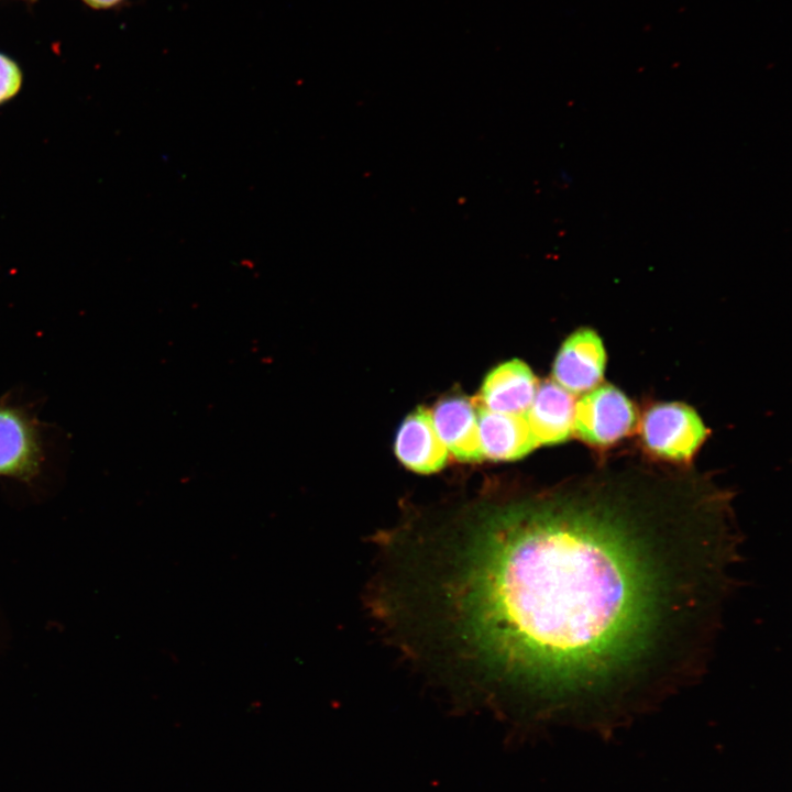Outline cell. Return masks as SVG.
I'll list each match as a JSON object with an SVG mask.
<instances>
[{
  "instance_id": "7c38bea8",
  "label": "cell",
  "mask_w": 792,
  "mask_h": 792,
  "mask_svg": "<svg viewBox=\"0 0 792 792\" xmlns=\"http://www.w3.org/2000/svg\"><path fill=\"white\" fill-rule=\"evenodd\" d=\"M94 9H109L118 6L123 0H82Z\"/></svg>"
},
{
  "instance_id": "8fae6325",
  "label": "cell",
  "mask_w": 792,
  "mask_h": 792,
  "mask_svg": "<svg viewBox=\"0 0 792 792\" xmlns=\"http://www.w3.org/2000/svg\"><path fill=\"white\" fill-rule=\"evenodd\" d=\"M21 81L22 75L16 64L0 54V103L18 92Z\"/></svg>"
},
{
  "instance_id": "8992f818",
  "label": "cell",
  "mask_w": 792,
  "mask_h": 792,
  "mask_svg": "<svg viewBox=\"0 0 792 792\" xmlns=\"http://www.w3.org/2000/svg\"><path fill=\"white\" fill-rule=\"evenodd\" d=\"M430 415L437 435L457 459L477 462L484 458L473 402L464 396L446 397Z\"/></svg>"
},
{
  "instance_id": "277c9868",
  "label": "cell",
  "mask_w": 792,
  "mask_h": 792,
  "mask_svg": "<svg viewBox=\"0 0 792 792\" xmlns=\"http://www.w3.org/2000/svg\"><path fill=\"white\" fill-rule=\"evenodd\" d=\"M43 459L35 417L0 399V476L30 482L40 473Z\"/></svg>"
},
{
  "instance_id": "9c48e42d",
  "label": "cell",
  "mask_w": 792,
  "mask_h": 792,
  "mask_svg": "<svg viewBox=\"0 0 792 792\" xmlns=\"http://www.w3.org/2000/svg\"><path fill=\"white\" fill-rule=\"evenodd\" d=\"M476 415L483 457L512 461L539 447L526 415L495 413L482 406H477Z\"/></svg>"
},
{
  "instance_id": "5b68a950",
  "label": "cell",
  "mask_w": 792,
  "mask_h": 792,
  "mask_svg": "<svg viewBox=\"0 0 792 792\" xmlns=\"http://www.w3.org/2000/svg\"><path fill=\"white\" fill-rule=\"evenodd\" d=\"M606 353L601 338L591 329H580L560 348L553 364L556 383L580 394L592 389L602 380Z\"/></svg>"
},
{
  "instance_id": "30bf717a",
  "label": "cell",
  "mask_w": 792,
  "mask_h": 792,
  "mask_svg": "<svg viewBox=\"0 0 792 792\" xmlns=\"http://www.w3.org/2000/svg\"><path fill=\"white\" fill-rule=\"evenodd\" d=\"M574 410L575 402L570 392L556 382H542L526 414L538 446L565 441L573 430Z\"/></svg>"
},
{
  "instance_id": "7a4b0ae2",
  "label": "cell",
  "mask_w": 792,
  "mask_h": 792,
  "mask_svg": "<svg viewBox=\"0 0 792 792\" xmlns=\"http://www.w3.org/2000/svg\"><path fill=\"white\" fill-rule=\"evenodd\" d=\"M641 435L645 446L656 455L674 461L693 457L706 436L698 415L680 403L652 406L644 416Z\"/></svg>"
},
{
  "instance_id": "3957f363",
  "label": "cell",
  "mask_w": 792,
  "mask_h": 792,
  "mask_svg": "<svg viewBox=\"0 0 792 792\" xmlns=\"http://www.w3.org/2000/svg\"><path fill=\"white\" fill-rule=\"evenodd\" d=\"M635 424L632 403L612 385L591 391L575 404L573 429L590 444L610 446L629 435Z\"/></svg>"
},
{
  "instance_id": "52a82bcc",
  "label": "cell",
  "mask_w": 792,
  "mask_h": 792,
  "mask_svg": "<svg viewBox=\"0 0 792 792\" xmlns=\"http://www.w3.org/2000/svg\"><path fill=\"white\" fill-rule=\"evenodd\" d=\"M395 453L406 468L416 473L430 474L443 468L448 450L426 408L419 407L405 418L396 436Z\"/></svg>"
},
{
  "instance_id": "ba28073f",
  "label": "cell",
  "mask_w": 792,
  "mask_h": 792,
  "mask_svg": "<svg viewBox=\"0 0 792 792\" xmlns=\"http://www.w3.org/2000/svg\"><path fill=\"white\" fill-rule=\"evenodd\" d=\"M536 389L537 380L528 365L519 360L508 361L486 375L479 406L495 413L526 415Z\"/></svg>"
},
{
  "instance_id": "6da1fadb",
  "label": "cell",
  "mask_w": 792,
  "mask_h": 792,
  "mask_svg": "<svg viewBox=\"0 0 792 792\" xmlns=\"http://www.w3.org/2000/svg\"><path fill=\"white\" fill-rule=\"evenodd\" d=\"M588 493L419 537L407 601L417 642L457 678L607 735L684 672L712 583L679 512Z\"/></svg>"
}]
</instances>
